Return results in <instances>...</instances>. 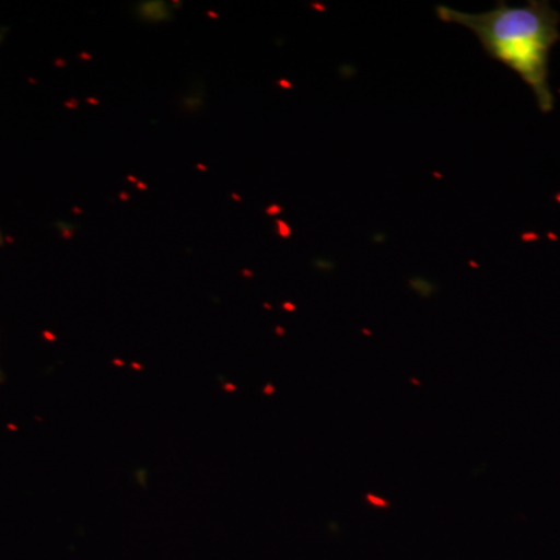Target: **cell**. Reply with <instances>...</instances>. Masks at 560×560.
Wrapping results in <instances>:
<instances>
[{"mask_svg":"<svg viewBox=\"0 0 560 560\" xmlns=\"http://www.w3.org/2000/svg\"><path fill=\"white\" fill-rule=\"evenodd\" d=\"M438 18L469 28L490 58L514 70L528 84L541 113L555 109L550 86V55L559 43L560 14L551 3L530 0L526 5L497 3L486 13H463L440 5Z\"/></svg>","mask_w":560,"mask_h":560,"instance_id":"1","label":"cell"}]
</instances>
